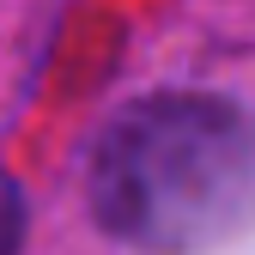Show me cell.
<instances>
[{
  "label": "cell",
  "mask_w": 255,
  "mask_h": 255,
  "mask_svg": "<svg viewBox=\"0 0 255 255\" xmlns=\"http://www.w3.org/2000/svg\"><path fill=\"white\" fill-rule=\"evenodd\" d=\"M91 207L134 249L195 255L255 219V116L225 98H140L91 152Z\"/></svg>",
  "instance_id": "cell-1"
},
{
  "label": "cell",
  "mask_w": 255,
  "mask_h": 255,
  "mask_svg": "<svg viewBox=\"0 0 255 255\" xmlns=\"http://www.w3.org/2000/svg\"><path fill=\"white\" fill-rule=\"evenodd\" d=\"M12 231H18V201H12V188H0V255L12 249Z\"/></svg>",
  "instance_id": "cell-2"
}]
</instances>
